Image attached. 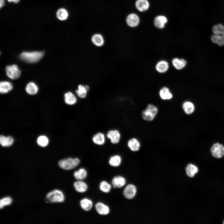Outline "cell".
<instances>
[{
	"mask_svg": "<svg viewBox=\"0 0 224 224\" xmlns=\"http://www.w3.org/2000/svg\"><path fill=\"white\" fill-rule=\"evenodd\" d=\"M14 139L12 136L6 137L2 135L0 136V143L2 147H10L12 145Z\"/></svg>",
	"mask_w": 224,
	"mask_h": 224,
	"instance_id": "20",
	"label": "cell"
},
{
	"mask_svg": "<svg viewBox=\"0 0 224 224\" xmlns=\"http://www.w3.org/2000/svg\"><path fill=\"white\" fill-rule=\"evenodd\" d=\"M88 91L85 86L79 84L75 90V93L79 99H84L87 96Z\"/></svg>",
	"mask_w": 224,
	"mask_h": 224,
	"instance_id": "16",
	"label": "cell"
},
{
	"mask_svg": "<svg viewBox=\"0 0 224 224\" xmlns=\"http://www.w3.org/2000/svg\"><path fill=\"white\" fill-rule=\"evenodd\" d=\"M106 140L105 134L101 132H98L92 136V141L95 145L101 146L105 144Z\"/></svg>",
	"mask_w": 224,
	"mask_h": 224,
	"instance_id": "8",
	"label": "cell"
},
{
	"mask_svg": "<svg viewBox=\"0 0 224 224\" xmlns=\"http://www.w3.org/2000/svg\"><path fill=\"white\" fill-rule=\"evenodd\" d=\"M6 71L7 76L12 79H17L20 77L21 73V71L16 64L7 66Z\"/></svg>",
	"mask_w": 224,
	"mask_h": 224,
	"instance_id": "6",
	"label": "cell"
},
{
	"mask_svg": "<svg viewBox=\"0 0 224 224\" xmlns=\"http://www.w3.org/2000/svg\"><path fill=\"white\" fill-rule=\"evenodd\" d=\"M56 16L57 18L61 21L66 20L68 16L67 11L64 8H60L58 9L56 12Z\"/></svg>",
	"mask_w": 224,
	"mask_h": 224,
	"instance_id": "32",
	"label": "cell"
},
{
	"mask_svg": "<svg viewBox=\"0 0 224 224\" xmlns=\"http://www.w3.org/2000/svg\"><path fill=\"white\" fill-rule=\"evenodd\" d=\"M167 22V19L166 17L164 16H159L155 18L154 23L156 27L161 29L164 27Z\"/></svg>",
	"mask_w": 224,
	"mask_h": 224,
	"instance_id": "18",
	"label": "cell"
},
{
	"mask_svg": "<svg viewBox=\"0 0 224 224\" xmlns=\"http://www.w3.org/2000/svg\"><path fill=\"white\" fill-rule=\"evenodd\" d=\"M91 40L93 44L97 47L102 46L104 43V40L103 36L99 34H96L92 35Z\"/></svg>",
	"mask_w": 224,
	"mask_h": 224,
	"instance_id": "21",
	"label": "cell"
},
{
	"mask_svg": "<svg viewBox=\"0 0 224 224\" xmlns=\"http://www.w3.org/2000/svg\"><path fill=\"white\" fill-rule=\"evenodd\" d=\"M37 142L39 146L44 147L48 145L49 140L48 138L45 136L41 135L38 138Z\"/></svg>",
	"mask_w": 224,
	"mask_h": 224,
	"instance_id": "34",
	"label": "cell"
},
{
	"mask_svg": "<svg viewBox=\"0 0 224 224\" xmlns=\"http://www.w3.org/2000/svg\"><path fill=\"white\" fill-rule=\"evenodd\" d=\"M211 151L212 155L216 158H221L224 156V146L218 143L214 144Z\"/></svg>",
	"mask_w": 224,
	"mask_h": 224,
	"instance_id": "9",
	"label": "cell"
},
{
	"mask_svg": "<svg viewBox=\"0 0 224 224\" xmlns=\"http://www.w3.org/2000/svg\"><path fill=\"white\" fill-rule=\"evenodd\" d=\"M212 31L214 34L224 35V25L221 23H217L214 25L212 28Z\"/></svg>",
	"mask_w": 224,
	"mask_h": 224,
	"instance_id": "31",
	"label": "cell"
},
{
	"mask_svg": "<svg viewBox=\"0 0 224 224\" xmlns=\"http://www.w3.org/2000/svg\"><path fill=\"white\" fill-rule=\"evenodd\" d=\"M169 68V63L166 60H161L158 61L155 66L156 71L161 73L166 72Z\"/></svg>",
	"mask_w": 224,
	"mask_h": 224,
	"instance_id": "14",
	"label": "cell"
},
{
	"mask_svg": "<svg viewBox=\"0 0 224 224\" xmlns=\"http://www.w3.org/2000/svg\"><path fill=\"white\" fill-rule=\"evenodd\" d=\"M182 108L186 114H190L194 112L195 107L194 104L192 102L186 101L183 103Z\"/></svg>",
	"mask_w": 224,
	"mask_h": 224,
	"instance_id": "22",
	"label": "cell"
},
{
	"mask_svg": "<svg viewBox=\"0 0 224 224\" xmlns=\"http://www.w3.org/2000/svg\"><path fill=\"white\" fill-rule=\"evenodd\" d=\"M135 6L137 9L141 12L147 11L149 7V3L147 0H137Z\"/></svg>",
	"mask_w": 224,
	"mask_h": 224,
	"instance_id": "19",
	"label": "cell"
},
{
	"mask_svg": "<svg viewBox=\"0 0 224 224\" xmlns=\"http://www.w3.org/2000/svg\"><path fill=\"white\" fill-rule=\"evenodd\" d=\"M185 170L187 175L190 177H194L198 171V168L197 167L192 164H188Z\"/></svg>",
	"mask_w": 224,
	"mask_h": 224,
	"instance_id": "27",
	"label": "cell"
},
{
	"mask_svg": "<svg viewBox=\"0 0 224 224\" xmlns=\"http://www.w3.org/2000/svg\"><path fill=\"white\" fill-rule=\"evenodd\" d=\"M137 192L136 187L132 184L127 185L123 192L124 197L130 199L133 198Z\"/></svg>",
	"mask_w": 224,
	"mask_h": 224,
	"instance_id": "11",
	"label": "cell"
},
{
	"mask_svg": "<svg viewBox=\"0 0 224 224\" xmlns=\"http://www.w3.org/2000/svg\"><path fill=\"white\" fill-rule=\"evenodd\" d=\"M80 162V160L78 157H69L60 160L58 162V165L63 169L70 170L77 166Z\"/></svg>",
	"mask_w": 224,
	"mask_h": 224,
	"instance_id": "3",
	"label": "cell"
},
{
	"mask_svg": "<svg viewBox=\"0 0 224 224\" xmlns=\"http://www.w3.org/2000/svg\"><path fill=\"white\" fill-rule=\"evenodd\" d=\"M187 62L184 59L174 58L172 60L173 67L177 70H180L184 68L186 66Z\"/></svg>",
	"mask_w": 224,
	"mask_h": 224,
	"instance_id": "15",
	"label": "cell"
},
{
	"mask_svg": "<svg viewBox=\"0 0 224 224\" xmlns=\"http://www.w3.org/2000/svg\"><path fill=\"white\" fill-rule=\"evenodd\" d=\"M64 100L65 103L69 106H73L76 104L78 99L75 95L71 91L66 92L64 94Z\"/></svg>",
	"mask_w": 224,
	"mask_h": 224,
	"instance_id": "10",
	"label": "cell"
},
{
	"mask_svg": "<svg viewBox=\"0 0 224 224\" xmlns=\"http://www.w3.org/2000/svg\"><path fill=\"white\" fill-rule=\"evenodd\" d=\"M159 96L163 100H169L173 97V95L170 89L166 86L163 87L160 89Z\"/></svg>",
	"mask_w": 224,
	"mask_h": 224,
	"instance_id": "12",
	"label": "cell"
},
{
	"mask_svg": "<svg viewBox=\"0 0 224 224\" xmlns=\"http://www.w3.org/2000/svg\"><path fill=\"white\" fill-rule=\"evenodd\" d=\"M158 112L157 107L152 104H148L141 113L142 117L145 121L151 122L154 119Z\"/></svg>",
	"mask_w": 224,
	"mask_h": 224,
	"instance_id": "2",
	"label": "cell"
},
{
	"mask_svg": "<svg viewBox=\"0 0 224 224\" xmlns=\"http://www.w3.org/2000/svg\"><path fill=\"white\" fill-rule=\"evenodd\" d=\"M126 146L131 151L137 152L140 150L141 147V143L137 138L131 137L127 140Z\"/></svg>",
	"mask_w": 224,
	"mask_h": 224,
	"instance_id": "7",
	"label": "cell"
},
{
	"mask_svg": "<svg viewBox=\"0 0 224 224\" xmlns=\"http://www.w3.org/2000/svg\"><path fill=\"white\" fill-rule=\"evenodd\" d=\"M122 161V158L120 155L117 154L113 155L109 158V164L111 166L117 167L119 166Z\"/></svg>",
	"mask_w": 224,
	"mask_h": 224,
	"instance_id": "24",
	"label": "cell"
},
{
	"mask_svg": "<svg viewBox=\"0 0 224 224\" xmlns=\"http://www.w3.org/2000/svg\"><path fill=\"white\" fill-rule=\"evenodd\" d=\"M100 189L104 192L108 193L111 189V186L107 182L103 181L101 182L100 184Z\"/></svg>",
	"mask_w": 224,
	"mask_h": 224,
	"instance_id": "36",
	"label": "cell"
},
{
	"mask_svg": "<svg viewBox=\"0 0 224 224\" xmlns=\"http://www.w3.org/2000/svg\"><path fill=\"white\" fill-rule=\"evenodd\" d=\"M126 183L125 178L121 176L114 177L112 180V184L114 188H120L123 186Z\"/></svg>",
	"mask_w": 224,
	"mask_h": 224,
	"instance_id": "23",
	"label": "cell"
},
{
	"mask_svg": "<svg viewBox=\"0 0 224 224\" xmlns=\"http://www.w3.org/2000/svg\"><path fill=\"white\" fill-rule=\"evenodd\" d=\"M95 208L99 214L102 215L108 214L110 211L108 206L101 202L97 203L96 204Z\"/></svg>",
	"mask_w": 224,
	"mask_h": 224,
	"instance_id": "17",
	"label": "cell"
},
{
	"mask_svg": "<svg viewBox=\"0 0 224 224\" xmlns=\"http://www.w3.org/2000/svg\"><path fill=\"white\" fill-rule=\"evenodd\" d=\"M87 172L84 168L80 169L75 171L73 175L74 177L78 180H82L85 179L87 176Z\"/></svg>",
	"mask_w": 224,
	"mask_h": 224,
	"instance_id": "33",
	"label": "cell"
},
{
	"mask_svg": "<svg viewBox=\"0 0 224 224\" xmlns=\"http://www.w3.org/2000/svg\"><path fill=\"white\" fill-rule=\"evenodd\" d=\"M139 21L138 16L134 13L129 14L126 19L128 25L132 27H134L138 26L139 23Z\"/></svg>",
	"mask_w": 224,
	"mask_h": 224,
	"instance_id": "13",
	"label": "cell"
},
{
	"mask_svg": "<svg viewBox=\"0 0 224 224\" xmlns=\"http://www.w3.org/2000/svg\"><path fill=\"white\" fill-rule=\"evenodd\" d=\"M7 0L9 2H13L16 3L20 1V0Z\"/></svg>",
	"mask_w": 224,
	"mask_h": 224,
	"instance_id": "38",
	"label": "cell"
},
{
	"mask_svg": "<svg viewBox=\"0 0 224 224\" xmlns=\"http://www.w3.org/2000/svg\"><path fill=\"white\" fill-rule=\"evenodd\" d=\"M12 202V198L9 196L4 197L0 200V208H3L4 207L10 205Z\"/></svg>",
	"mask_w": 224,
	"mask_h": 224,
	"instance_id": "35",
	"label": "cell"
},
{
	"mask_svg": "<svg viewBox=\"0 0 224 224\" xmlns=\"http://www.w3.org/2000/svg\"><path fill=\"white\" fill-rule=\"evenodd\" d=\"M48 201L51 203H62L65 200V196L61 190L55 189L49 192L46 195Z\"/></svg>",
	"mask_w": 224,
	"mask_h": 224,
	"instance_id": "4",
	"label": "cell"
},
{
	"mask_svg": "<svg viewBox=\"0 0 224 224\" xmlns=\"http://www.w3.org/2000/svg\"><path fill=\"white\" fill-rule=\"evenodd\" d=\"M211 40L212 42L217 44L220 46L224 45V35H218L213 34L211 36Z\"/></svg>",
	"mask_w": 224,
	"mask_h": 224,
	"instance_id": "28",
	"label": "cell"
},
{
	"mask_svg": "<svg viewBox=\"0 0 224 224\" xmlns=\"http://www.w3.org/2000/svg\"><path fill=\"white\" fill-rule=\"evenodd\" d=\"M13 88L12 84L7 81L1 82L0 83V92L1 94L6 93L11 91Z\"/></svg>",
	"mask_w": 224,
	"mask_h": 224,
	"instance_id": "25",
	"label": "cell"
},
{
	"mask_svg": "<svg viewBox=\"0 0 224 224\" xmlns=\"http://www.w3.org/2000/svg\"><path fill=\"white\" fill-rule=\"evenodd\" d=\"M106 138L113 144H117L120 142L122 135L119 130L112 129L108 130L106 134Z\"/></svg>",
	"mask_w": 224,
	"mask_h": 224,
	"instance_id": "5",
	"label": "cell"
},
{
	"mask_svg": "<svg viewBox=\"0 0 224 224\" xmlns=\"http://www.w3.org/2000/svg\"><path fill=\"white\" fill-rule=\"evenodd\" d=\"M5 0H0V7L2 8L4 5Z\"/></svg>",
	"mask_w": 224,
	"mask_h": 224,
	"instance_id": "37",
	"label": "cell"
},
{
	"mask_svg": "<svg viewBox=\"0 0 224 224\" xmlns=\"http://www.w3.org/2000/svg\"><path fill=\"white\" fill-rule=\"evenodd\" d=\"M80 204L81 208L86 211L90 210L93 205L92 201L87 198L82 199L80 202Z\"/></svg>",
	"mask_w": 224,
	"mask_h": 224,
	"instance_id": "29",
	"label": "cell"
},
{
	"mask_svg": "<svg viewBox=\"0 0 224 224\" xmlns=\"http://www.w3.org/2000/svg\"><path fill=\"white\" fill-rule=\"evenodd\" d=\"M44 55V52L42 51L24 52L20 54V57L26 62L33 63L39 61Z\"/></svg>",
	"mask_w": 224,
	"mask_h": 224,
	"instance_id": "1",
	"label": "cell"
},
{
	"mask_svg": "<svg viewBox=\"0 0 224 224\" xmlns=\"http://www.w3.org/2000/svg\"><path fill=\"white\" fill-rule=\"evenodd\" d=\"M26 90V92L29 94L34 95L37 93L38 88L34 83L30 82L27 84Z\"/></svg>",
	"mask_w": 224,
	"mask_h": 224,
	"instance_id": "30",
	"label": "cell"
},
{
	"mask_svg": "<svg viewBox=\"0 0 224 224\" xmlns=\"http://www.w3.org/2000/svg\"><path fill=\"white\" fill-rule=\"evenodd\" d=\"M223 223L224 224V222H223Z\"/></svg>",
	"mask_w": 224,
	"mask_h": 224,
	"instance_id": "39",
	"label": "cell"
},
{
	"mask_svg": "<svg viewBox=\"0 0 224 224\" xmlns=\"http://www.w3.org/2000/svg\"><path fill=\"white\" fill-rule=\"evenodd\" d=\"M74 186L75 190L80 193L84 192L87 189V184L85 183L82 181H78L74 182Z\"/></svg>",
	"mask_w": 224,
	"mask_h": 224,
	"instance_id": "26",
	"label": "cell"
}]
</instances>
